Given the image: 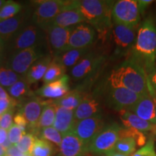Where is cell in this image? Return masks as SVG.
Listing matches in <instances>:
<instances>
[{"label":"cell","mask_w":156,"mask_h":156,"mask_svg":"<svg viewBox=\"0 0 156 156\" xmlns=\"http://www.w3.org/2000/svg\"><path fill=\"white\" fill-rule=\"evenodd\" d=\"M36 138V136H35L34 134H25L23 136V137L21 138V140H20L18 143L16 144L15 145L20 150V151L22 152L23 154L30 155Z\"/></svg>","instance_id":"d590c367"},{"label":"cell","mask_w":156,"mask_h":156,"mask_svg":"<svg viewBox=\"0 0 156 156\" xmlns=\"http://www.w3.org/2000/svg\"><path fill=\"white\" fill-rule=\"evenodd\" d=\"M85 96L80 89H75L69 91L63 97L53 101V103L57 106L75 110Z\"/></svg>","instance_id":"4316f807"},{"label":"cell","mask_w":156,"mask_h":156,"mask_svg":"<svg viewBox=\"0 0 156 156\" xmlns=\"http://www.w3.org/2000/svg\"><path fill=\"white\" fill-rule=\"evenodd\" d=\"M23 156H31L30 155H28V154H24Z\"/></svg>","instance_id":"f5cc1de1"},{"label":"cell","mask_w":156,"mask_h":156,"mask_svg":"<svg viewBox=\"0 0 156 156\" xmlns=\"http://www.w3.org/2000/svg\"><path fill=\"white\" fill-rule=\"evenodd\" d=\"M56 108V106L53 103V101H48V103L43 108L35 132H38L39 130L44 128L53 126L55 119Z\"/></svg>","instance_id":"83f0119b"},{"label":"cell","mask_w":156,"mask_h":156,"mask_svg":"<svg viewBox=\"0 0 156 156\" xmlns=\"http://www.w3.org/2000/svg\"><path fill=\"white\" fill-rule=\"evenodd\" d=\"M84 22L85 20L75 6V1H69V5L54 18L51 25L62 28H72Z\"/></svg>","instance_id":"e0dca14e"},{"label":"cell","mask_w":156,"mask_h":156,"mask_svg":"<svg viewBox=\"0 0 156 156\" xmlns=\"http://www.w3.org/2000/svg\"><path fill=\"white\" fill-rule=\"evenodd\" d=\"M15 108L12 109L5 114L0 116V128L5 130H8L13 124V115H14Z\"/></svg>","instance_id":"f35d334b"},{"label":"cell","mask_w":156,"mask_h":156,"mask_svg":"<svg viewBox=\"0 0 156 156\" xmlns=\"http://www.w3.org/2000/svg\"><path fill=\"white\" fill-rule=\"evenodd\" d=\"M45 46H38L7 55L5 63L7 67L21 76H25L37 60L44 56Z\"/></svg>","instance_id":"5b68a950"},{"label":"cell","mask_w":156,"mask_h":156,"mask_svg":"<svg viewBox=\"0 0 156 156\" xmlns=\"http://www.w3.org/2000/svg\"><path fill=\"white\" fill-rule=\"evenodd\" d=\"M108 82L111 87H124L141 96L154 94L145 71L130 59L113 70Z\"/></svg>","instance_id":"7a4b0ae2"},{"label":"cell","mask_w":156,"mask_h":156,"mask_svg":"<svg viewBox=\"0 0 156 156\" xmlns=\"http://www.w3.org/2000/svg\"><path fill=\"white\" fill-rule=\"evenodd\" d=\"M120 119L126 128H132L142 132H156V124L143 120L129 111L119 112Z\"/></svg>","instance_id":"603a6c76"},{"label":"cell","mask_w":156,"mask_h":156,"mask_svg":"<svg viewBox=\"0 0 156 156\" xmlns=\"http://www.w3.org/2000/svg\"><path fill=\"white\" fill-rule=\"evenodd\" d=\"M13 119H14L15 124L17 126H18L20 129L25 133L27 130L28 129V124L26 119H25V117L23 116V115L20 112H18L15 115Z\"/></svg>","instance_id":"60d3db41"},{"label":"cell","mask_w":156,"mask_h":156,"mask_svg":"<svg viewBox=\"0 0 156 156\" xmlns=\"http://www.w3.org/2000/svg\"><path fill=\"white\" fill-rule=\"evenodd\" d=\"M121 128L122 126L116 123L104 126L87 145V151L99 155L114 151L117 141L119 140Z\"/></svg>","instance_id":"9c48e42d"},{"label":"cell","mask_w":156,"mask_h":156,"mask_svg":"<svg viewBox=\"0 0 156 156\" xmlns=\"http://www.w3.org/2000/svg\"><path fill=\"white\" fill-rule=\"evenodd\" d=\"M153 2V1H152V0H137L138 9H139L140 15L143 14V12L147 8L148 6L151 5Z\"/></svg>","instance_id":"7bdbcfd3"},{"label":"cell","mask_w":156,"mask_h":156,"mask_svg":"<svg viewBox=\"0 0 156 156\" xmlns=\"http://www.w3.org/2000/svg\"><path fill=\"white\" fill-rule=\"evenodd\" d=\"M7 134H8V140L11 142L12 145H15L18 143L25 133L20 129L18 126H17L15 124H13L8 129Z\"/></svg>","instance_id":"74e56055"},{"label":"cell","mask_w":156,"mask_h":156,"mask_svg":"<svg viewBox=\"0 0 156 156\" xmlns=\"http://www.w3.org/2000/svg\"><path fill=\"white\" fill-rule=\"evenodd\" d=\"M38 46H45L44 31L30 22L20 31L3 48L7 55H9L20 51Z\"/></svg>","instance_id":"277c9868"},{"label":"cell","mask_w":156,"mask_h":156,"mask_svg":"<svg viewBox=\"0 0 156 156\" xmlns=\"http://www.w3.org/2000/svg\"><path fill=\"white\" fill-rule=\"evenodd\" d=\"M6 151H7V150H5L2 146L0 145V156H5Z\"/></svg>","instance_id":"c3c4849f"},{"label":"cell","mask_w":156,"mask_h":156,"mask_svg":"<svg viewBox=\"0 0 156 156\" xmlns=\"http://www.w3.org/2000/svg\"><path fill=\"white\" fill-rule=\"evenodd\" d=\"M73 28L74 27L62 28L50 25L44 29L45 46L49 55L56 57L67 51L69 38Z\"/></svg>","instance_id":"52a82bcc"},{"label":"cell","mask_w":156,"mask_h":156,"mask_svg":"<svg viewBox=\"0 0 156 156\" xmlns=\"http://www.w3.org/2000/svg\"><path fill=\"white\" fill-rule=\"evenodd\" d=\"M104 61V56L91 51L79 63L72 68L71 76L74 80L86 79L96 73Z\"/></svg>","instance_id":"5bb4252c"},{"label":"cell","mask_w":156,"mask_h":156,"mask_svg":"<svg viewBox=\"0 0 156 156\" xmlns=\"http://www.w3.org/2000/svg\"><path fill=\"white\" fill-rule=\"evenodd\" d=\"M34 3L35 7L30 15L31 22L44 30L51 25L54 18L69 5V1L44 0Z\"/></svg>","instance_id":"8992f818"},{"label":"cell","mask_w":156,"mask_h":156,"mask_svg":"<svg viewBox=\"0 0 156 156\" xmlns=\"http://www.w3.org/2000/svg\"><path fill=\"white\" fill-rule=\"evenodd\" d=\"M30 84L25 80L24 76L12 85L7 90L9 95L11 98L17 101H24L34 97L32 91L30 88Z\"/></svg>","instance_id":"484cf974"},{"label":"cell","mask_w":156,"mask_h":156,"mask_svg":"<svg viewBox=\"0 0 156 156\" xmlns=\"http://www.w3.org/2000/svg\"><path fill=\"white\" fill-rule=\"evenodd\" d=\"M105 155H106V156H129V155H126L122 153H119V152H116V151H114H114L108 152V153H106Z\"/></svg>","instance_id":"7dc6e473"},{"label":"cell","mask_w":156,"mask_h":156,"mask_svg":"<svg viewBox=\"0 0 156 156\" xmlns=\"http://www.w3.org/2000/svg\"><path fill=\"white\" fill-rule=\"evenodd\" d=\"M54 153V145L36 136L30 153L31 156H53Z\"/></svg>","instance_id":"4dcf8cb0"},{"label":"cell","mask_w":156,"mask_h":156,"mask_svg":"<svg viewBox=\"0 0 156 156\" xmlns=\"http://www.w3.org/2000/svg\"><path fill=\"white\" fill-rule=\"evenodd\" d=\"M131 156H156L153 138H150L145 145L135 151V153H134Z\"/></svg>","instance_id":"8d00e7d4"},{"label":"cell","mask_w":156,"mask_h":156,"mask_svg":"<svg viewBox=\"0 0 156 156\" xmlns=\"http://www.w3.org/2000/svg\"><path fill=\"white\" fill-rule=\"evenodd\" d=\"M137 30L136 28L114 23L113 35L116 46L122 48H132L135 42Z\"/></svg>","instance_id":"d6986e66"},{"label":"cell","mask_w":156,"mask_h":156,"mask_svg":"<svg viewBox=\"0 0 156 156\" xmlns=\"http://www.w3.org/2000/svg\"><path fill=\"white\" fill-rule=\"evenodd\" d=\"M22 10L23 5L21 4L13 1H6L0 10V20L16 16Z\"/></svg>","instance_id":"836d02e7"},{"label":"cell","mask_w":156,"mask_h":156,"mask_svg":"<svg viewBox=\"0 0 156 156\" xmlns=\"http://www.w3.org/2000/svg\"><path fill=\"white\" fill-rule=\"evenodd\" d=\"M95 36V30L92 25L86 23L76 25L70 34L67 51L91 47Z\"/></svg>","instance_id":"4fadbf2b"},{"label":"cell","mask_w":156,"mask_h":156,"mask_svg":"<svg viewBox=\"0 0 156 156\" xmlns=\"http://www.w3.org/2000/svg\"><path fill=\"white\" fill-rule=\"evenodd\" d=\"M101 102L96 97L85 95L75 110L76 121H80L101 114Z\"/></svg>","instance_id":"ffe728a7"},{"label":"cell","mask_w":156,"mask_h":156,"mask_svg":"<svg viewBox=\"0 0 156 156\" xmlns=\"http://www.w3.org/2000/svg\"><path fill=\"white\" fill-rule=\"evenodd\" d=\"M6 2V1H3V0H0V10H1L2 7H3V5H5Z\"/></svg>","instance_id":"f907efd6"},{"label":"cell","mask_w":156,"mask_h":156,"mask_svg":"<svg viewBox=\"0 0 156 156\" xmlns=\"http://www.w3.org/2000/svg\"><path fill=\"white\" fill-rule=\"evenodd\" d=\"M87 145L73 132L62 136L58 146V156H85Z\"/></svg>","instance_id":"2e32d148"},{"label":"cell","mask_w":156,"mask_h":156,"mask_svg":"<svg viewBox=\"0 0 156 156\" xmlns=\"http://www.w3.org/2000/svg\"><path fill=\"white\" fill-rule=\"evenodd\" d=\"M75 122V110L56 106L53 126L62 134V136L72 132Z\"/></svg>","instance_id":"44dd1931"},{"label":"cell","mask_w":156,"mask_h":156,"mask_svg":"<svg viewBox=\"0 0 156 156\" xmlns=\"http://www.w3.org/2000/svg\"><path fill=\"white\" fill-rule=\"evenodd\" d=\"M130 137L134 140L136 145L142 147L146 144V136L143 132L137 131L132 128H121L119 131V139L120 138Z\"/></svg>","instance_id":"e575fe53"},{"label":"cell","mask_w":156,"mask_h":156,"mask_svg":"<svg viewBox=\"0 0 156 156\" xmlns=\"http://www.w3.org/2000/svg\"><path fill=\"white\" fill-rule=\"evenodd\" d=\"M2 45H1V44H0V54H1L2 50Z\"/></svg>","instance_id":"816d5d0a"},{"label":"cell","mask_w":156,"mask_h":156,"mask_svg":"<svg viewBox=\"0 0 156 156\" xmlns=\"http://www.w3.org/2000/svg\"><path fill=\"white\" fill-rule=\"evenodd\" d=\"M17 105V101L14 98L0 99V116L9 111L14 109Z\"/></svg>","instance_id":"ab89813d"},{"label":"cell","mask_w":156,"mask_h":156,"mask_svg":"<svg viewBox=\"0 0 156 156\" xmlns=\"http://www.w3.org/2000/svg\"><path fill=\"white\" fill-rule=\"evenodd\" d=\"M30 15L21 11L16 16L0 20V44L4 48L22 29L29 23Z\"/></svg>","instance_id":"30bf717a"},{"label":"cell","mask_w":156,"mask_h":156,"mask_svg":"<svg viewBox=\"0 0 156 156\" xmlns=\"http://www.w3.org/2000/svg\"><path fill=\"white\" fill-rule=\"evenodd\" d=\"M142 96L122 87H111L108 94V102L111 108L119 112L129 111Z\"/></svg>","instance_id":"7c38bea8"},{"label":"cell","mask_w":156,"mask_h":156,"mask_svg":"<svg viewBox=\"0 0 156 156\" xmlns=\"http://www.w3.org/2000/svg\"><path fill=\"white\" fill-rule=\"evenodd\" d=\"M148 80H149L150 85L153 93H156V64L154 67V69L152 70V72L148 75Z\"/></svg>","instance_id":"b9f144b4"},{"label":"cell","mask_w":156,"mask_h":156,"mask_svg":"<svg viewBox=\"0 0 156 156\" xmlns=\"http://www.w3.org/2000/svg\"><path fill=\"white\" fill-rule=\"evenodd\" d=\"M69 77L67 75H64L58 80L44 84L36 93L40 97L56 100L69 92Z\"/></svg>","instance_id":"ac0fdd59"},{"label":"cell","mask_w":156,"mask_h":156,"mask_svg":"<svg viewBox=\"0 0 156 156\" xmlns=\"http://www.w3.org/2000/svg\"><path fill=\"white\" fill-rule=\"evenodd\" d=\"M140 13L136 0H119L115 2L112 10L113 23H118L137 28Z\"/></svg>","instance_id":"ba28073f"},{"label":"cell","mask_w":156,"mask_h":156,"mask_svg":"<svg viewBox=\"0 0 156 156\" xmlns=\"http://www.w3.org/2000/svg\"><path fill=\"white\" fill-rule=\"evenodd\" d=\"M21 76L6 66L5 62L0 58V85L8 89L21 79Z\"/></svg>","instance_id":"f1b7e54d"},{"label":"cell","mask_w":156,"mask_h":156,"mask_svg":"<svg viewBox=\"0 0 156 156\" xmlns=\"http://www.w3.org/2000/svg\"><path fill=\"white\" fill-rule=\"evenodd\" d=\"M129 111L143 120L156 124L155 103L151 95L142 96Z\"/></svg>","instance_id":"7402d4cb"},{"label":"cell","mask_w":156,"mask_h":156,"mask_svg":"<svg viewBox=\"0 0 156 156\" xmlns=\"http://www.w3.org/2000/svg\"><path fill=\"white\" fill-rule=\"evenodd\" d=\"M152 97H153L154 103H155V120H156V93H154Z\"/></svg>","instance_id":"681fc988"},{"label":"cell","mask_w":156,"mask_h":156,"mask_svg":"<svg viewBox=\"0 0 156 156\" xmlns=\"http://www.w3.org/2000/svg\"><path fill=\"white\" fill-rule=\"evenodd\" d=\"M53 56L47 54L45 55L33 64L28 73H26L24 77L28 83L31 84L36 83L38 82L40 80L43 79L44 76L47 70L48 66L52 60H53Z\"/></svg>","instance_id":"cb8c5ba5"},{"label":"cell","mask_w":156,"mask_h":156,"mask_svg":"<svg viewBox=\"0 0 156 156\" xmlns=\"http://www.w3.org/2000/svg\"><path fill=\"white\" fill-rule=\"evenodd\" d=\"M12 98L9 93L5 90L2 86L0 85V99H10Z\"/></svg>","instance_id":"bcb514c9"},{"label":"cell","mask_w":156,"mask_h":156,"mask_svg":"<svg viewBox=\"0 0 156 156\" xmlns=\"http://www.w3.org/2000/svg\"><path fill=\"white\" fill-rule=\"evenodd\" d=\"M132 54L130 60L141 67L148 77L156 64V26L152 17L140 25Z\"/></svg>","instance_id":"6da1fadb"},{"label":"cell","mask_w":156,"mask_h":156,"mask_svg":"<svg viewBox=\"0 0 156 156\" xmlns=\"http://www.w3.org/2000/svg\"><path fill=\"white\" fill-rule=\"evenodd\" d=\"M136 148V142L134 139L130 137L120 138L116 142L114 147V151L124 155L131 156L135 153Z\"/></svg>","instance_id":"d6a6232c"},{"label":"cell","mask_w":156,"mask_h":156,"mask_svg":"<svg viewBox=\"0 0 156 156\" xmlns=\"http://www.w3.org/2000/svg\"><path fill=\"white\" fill-rule=\"evenodd\" d=\"M114 1L78 0L77 8L83 15L85 22L100 32H105L112 25V10Z\"/></svg>","instance_id":"3957f363"},{"label":"cell","mask_w":156,"mask_h":156,"mask_svg":"<svg viewBox=\"0 0 156 156\" xmlns=\"http://www.w3.org/2000/svg\"><path fill=\"white\" fill-rule=\"evenodd\" d=\"M23 155L24 154L20 151V150L16 147V145H12L8 149H7L5 156H23Z\"/></svg>","instance_id":"ee69618b"},{"label":"cell","mask_w":156,"mask_h":156,"mask_svg":"<svg viewBox=\"0 0 156 156\" xmlns=\"http://www.w3.org/2000/svg\"><path fill=\"white\" fill-rule=\"evenodd\" d=\"M66 69L58 62L55 58H53L48 66L46 73L43 77L44 84H48L56 81L65 75Z\"/></svg>","instance_id":"f546056e"},{"label":"cell","mask_w":156,"mask_h":156,"mask_svg":"<svg viewBox=\"0 0 156 156\" xmlns=\"http://www.w3.org/2000/svg\"><path fill=\"white\" fill-rule=\"evenodd\" d=\"M155 135H156V132H155Z\"/></svg>","instance_id":"db71d44e"},{"label":"cell","mask_w":156,"mask_h":156,"mask_svg":"<svg viewBox=\"0 0 156 156\" xmlns=\"http://www.w3.org/2000/svg\"><path fill=\"white\" fill-rule=\"evenodd\" d=\"M90 52L91 47L72 49L67 51L54 58H55L67 69L68 68L75 67L76 64L79 63L83 58H85Z\"/></svg>","instance_id":"d4e9b609"},{"label":"cell","mask_w":156,"mask_h":156,"mask_svg":"<svg viewBox=\"0 0 156 156\" xmlns=\"http://www.w3.org/2000/svg\"><path fill=\"white\" fill-rule=\"evenodd\" d=\"M8 139L7 130L0 128V145H2L6 140Z\"/></svg>","instance_id":"f6af8a7d"},{"label":"cell","mask_w":156,"mask_h":156,"mask_svg":"<svg viewBox=\"0 0 156 156\" xmlns=\"http://www.w3.org/2000/svg\"><path fill=\"white\" fill-rule=\"evenodd\" d=\"M40 139L49 142L56 146H59L62 140V134L57 131L54 126L44 128L37 132Z\"/></svg>","instance_id":"1f68e13d"},{"label":"cell","mask_w":156,"mask_h":156,"mask_svg":"<svg viewBox=\"0 0 156 156\" xmlns=\"http://www.w3.org/2000/svg\"><path fill=\"white\" fill-rule=\"evenodd\" d=\"M103 128L104 122L100 114L85 119L76 121L72 132L85 145H88Z\"/></svg>","instance_id":"8fae6325"},{"label":"cell","mask_w":156,"mask_h":156,"mask_svg":"<svg viewBox=\"0 0 156 156\" xmlns=\"http://www.w3.org/2000/svg\"><path fill=\"white\" fill-rule=\"evenodd\" d=\"M48 101H41L36 97H32L24 102L19 112L23 115L28 124V129L36 132L43 108Z\"/></svg>","instance_id":"9a60e30c"}]
</instances>
